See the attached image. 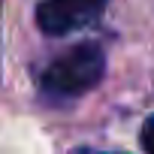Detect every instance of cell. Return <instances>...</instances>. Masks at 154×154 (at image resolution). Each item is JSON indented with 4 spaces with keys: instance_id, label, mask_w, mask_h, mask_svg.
Returning a JSON list of instances; mask_svg holds the SVG:
<instances>
[{
    "instance_id": "obj_1",
    "label": "cell",
    "mask_w": 154,
    "mask_h": 154,
    "mask_svg": "<svg viewBox=\"0 0 154 154\" xmlns=\"http://www.w3.org/2000/svg\"><path fill=\"white\" fill-rule=\"evenodd\" d=\"M103 72H106L103 48L97 42H79L42 69L39 88L51 97H79L103 79Z\"/></svg>"
},
{
    "instance_id": "obj_2",
    "label": "cell",
    "mask_w": 154,
    "mask_h": 154,
    "mask_svg": "<svg viewBox=\"0 0 154 154\" xmlns=\"http://www.w3.org/2000/svg\"><path fill=\"white\" fill-rule=\"evenodd\" d=\"M109 0H39L36 24L48 36H66L72 30H82L94 24Z\"/></svg>"
},
{
    "instance_id": "obj_3",
    "label": "cell",
    "mask_w": 154,
    "mask_h": 154,
    "mask_svg": "<svg viewBox=\"0 0 154 154\" xmlns=\"http://www.w3.org/2000/svg\"><path fill=\"white\" fill-rule=\"evenodd\" d=\"M142 148L145 154H154V115L142 124Z\"/></svg>"
},
{
    "instance_id": "obj_4",
    "label": "cell",
    "mask_w": 154,
    "mask_h": 154,
    "mask_svg": "<svg viewBox=\"0 0 154 154\" xmlns=\"http://www.w3.org/2000/svg\"><path fill=\"white\" fill-rule=\"evenodd\" d=\"M0 6H3V0H0Z\"/></svg>"
}]
</instances>
